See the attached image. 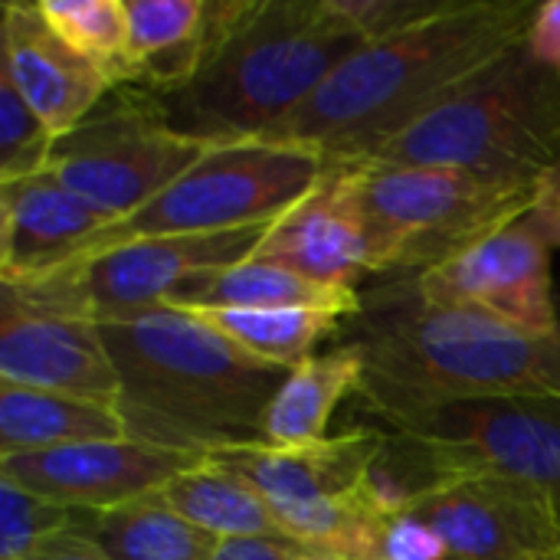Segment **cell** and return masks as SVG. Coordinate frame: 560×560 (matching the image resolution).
<instances>
[{
    "label": "cell",
    "instance_id": "obj_3",
    "mask_svg": "<svg viewBox=\"0 0 560 560\" xmlns=\"http://www.w3.org/2000/svg\"><path fill=\"white\" fill-rule=\"evenodd\" d=\"M131 440L217 456L266 446V413L292 368L253 358L200 315L158 305L98 322Z\"/></svg>",
    "mask_w": 560,
    "mask_h": 560
},
{
    "label": "cell",
    "instance_id": "obj_18",
    "mask_svg": "<svg viewBox=\"0 0 560 560\" xmlns=\"http://www.w3.org/2000/svg\"><path fill=\"white\" fill-rule=\"evenodd\" d=\"M164 305L184 312H213V308H328L345 318L361 312L358 289H335L312 282L292 269L262 262L256 256L190 279Z\"/></svg>",
    "mask_w": 560,
    "mask_h": 560
},
{
    "label": "cell",
    "instance_id": "obj_15",
    "mask_svg": "<svg viewBox=\"0 0 560 560\" xmlns=\"http://www.w3.org/2000/svg\"><path fill=\"white\" fill-rule=\"evenodd\" d=\"M105 226L112 217L49 171L0 184V282L30 285L72 266Z\"/></svg>",
    "mask_w": 560,
    "mask_h": 560
},
{
    "label": "cell",
    "instance_id": "obj_9",
    "mask_svg": "<svg viewBox=\"0 0 560 560\" xmlns=\"http://www.w3.org/2000/svg\"><path fill=\"white\" fill-rule=\"evenodd\" d=\"M384 430L433 446L456 479L502 476L560 502V397L450 404Z\"/></svg>",
    "mask_w": 560,
    "mask_h": 560
},
{
    "label": "cell",
    "instance_id": "obj_32",
    "mask_svg": "<svg viewBox=\"0 0 560 560\" xmlns=\"http://www.w3.org/2000/svg\"><path fill=\"white\" fill-rule=\"evenodd\" d=\"M30 560H112L98 545H92L82 535L62 532L56 538H49Z\"/></svg>",
    "mask_w": 560,
    "mask_h": 560
},
{
    "label": "cell",
    "instance_id": "obj_25",
    "mask_svg": "<svg viewBox=\"0 0 560 560\" xmlns=\"http://www.w3.org/2000/svg\"><path fill=\"white\" fill-rule=\"evenodd\" d=\"M52 30L82 56L98 62L112 82L125 62V0H39Z\"/></svg>",
    "mask_w": 560,
    "mask_h": 560
},
{
    "label": "cell",
    "instance_id": "obj_8",
    "mask_svg": "<svg viewBox=\"0 0 560 560\" xmlns=\"http://www.w3.org/2000/svg\"><path fill=\"white\" fill-rule=\"evenodd\" d=\"M207 151L210 144L174 131L151 95L115 85L79 128L56 138L49 174L118 223L167 190Z\"/></svg>",
    "mask_w": 560,
    "mask_h": 560
},
{
    "label": "cell",
    "instance_id": "obj_26",
    "mask_svg": "<svg viewBox=\"0 0 560 560\" xmlns=\"http://www.w3.org/2000/svg\"><path fill=\"white\" fill-rule=\"evenodd\" d=\"M56 135L0 72V184L49 171Z\"/></svg>",
    "mask_w": 560,
    "mask_h": 560
},
{
    "label": "cell",
    "instance_id": "obj_33",
    "mask_svg": "<svg viewBox=\"0 0 560 560\" xmlns=\"http://www.w3.org/2000/svg\"><path fill=\"white\" fill-rule=\"evenodd\" d=\"M545 210H548V226H551V243L560 246V184L548 194L545 200Z\"/></svg>",
    "mask_w": 560,
    "mask_h": 560
},
{
    "label": "cell",
    "instance_id": "obj_19",
    "mask_svg": "<svg viewBox=\"0 0 560 560\" xmlns=\"http://www.w3.org/2000/svg\"><path fill=\"white\" fill-rule=\"evenodd\" d=\"M121 436H128V430L115 407L69 394L0 384V456L46 453Z\"/></svg>",
    "mask_w": 560,
    "mask_h": 560
},
{
    "label": "cell",
    "instance_id": "obj_28",
    "mask_svg": "<svg viewBox=\"0 0 560 560\" xmlns=\"http://www.w3.org/2000/svg\"><path fill=\"white\" fill-rule=\"evenodd\" d=\"M459 0H331L338 16L368 43L397 36L453 10Z\"/></svg>",
    "mask_w": 560,
    "mask_h": 560
},
{
    "label": "cell",
    "instance_id": "obj_20",
    "mask_svg": "<svg viewBox=\"0 0 560 560\" xmlns=\"http://www.w3.org/2000/svg\"><path fill=\"white\" fill-rule=\"evenodd\" d=\"M72 535L89 538L112 560H213L220 541L184 515L161 492L105 512L75 509Z\"/></svg>",
    "mask_w": 560,
    "mask_h": 560
},
{
    "label": "cell",
    "instance_id": "obj_30",
    "mask_svg": "<svg viewBox=\"0 0 560 560\" xmlns=\"http://www.w3.org/2000/svg\"><path fill=\"white\" fill-rule=\"evenodd\" d=\"M312 551L302 548L299 541L276 535V538H230L220 541L213 560H302Z\"/></svg>",
    "mask_w": 560,
    "mask_h": 560
},
{
    "label": "cell",
    "instance_id": "obj_5",
    "mask_svg": "<svg viewBox=\"0 0 560 560\" xmlns=\"http://www.w3.org/2000/svg\"><path fill=\"white\" fill-rule=\"evenodd\" d=\"M368 164L456 167L551 190L560 184V72L541 66L522 39Z\"/></svg>",
    "mask_w": 560,
    "mask_h": 560
},
{
    "label": "cell",
    "instance_id": "obj_23",
    "mask_svg": "<svg viewBox=\"0 0 560 560\" xmlns=\"http://www.w3.org/2000/svg\"><path fill=\"white\" fill-rule=\"evenodd\" d=\"M210 328L259 361L295 368L308 361L322 338L335 335L348 318L328 308H213L194 312Z\"/></svg>",
    "mask_w": 560,
    "mask_h": 560
},
{
    "label": "cell",
    "instance_id": "obj_4",
    "mask_svg": "<svg viewBox=\"0 0 560 560\" xmlns=\"http://www.w3.org/2000/svg\"><path fill=\"white\" fill-rule=\"evenodd\" d=\"M364 46L331 0H210L200 69L151 98L174 131L210 148L259 141Z\"/></svg>",
    "mask_w": 560,
    "mask_h": 560
},
{
    "label": "cell",
    "instance_id": "obj_11",
    "mask_svg": "<svg viewBox=\"0 0 560 560\" xmlns=\"http://www.w3.org/2000/svg\"><path fill=\"white\" fill-rule=\"evenodd\" d=\"M0 384L118 404V371L98 322L43 305L0 282Z\"/></svg>",
    "mask_w": 560,
    "mask_h": 560
},
{
    "label": "cell",
    "instance_id": "obj_22",
    "mask_svg": "<svg viewBox=\"0 0 560 560\" xmlns=\"http://www.w3.org/2000/svg\"><path fill=\"white\" fill-rule=\"evenodd\" d=\"M161 495L177 515H184L190 525L213 535L217 541L282 535L279 518L259 495V489L213 459L171 479Z\"/></svg>",
    "mask_w": 560,
    "mask_h": 560
},
{
    "label": "cell",
    "instance_id": "obj_12",
    "mask_svg": "<svg viewBox=\"0 0 560 560\" xmlns=\"http://www.w3.org/2000/svg\"><path fill=\"white\" fill-rule=\"evenodd\" d=\"M446 545V560H555L560 522L555 499L502 476H463L417 512Z\"/></svg>",
    "mask_w": 560,
    "mask_h": 560
},
{
    "label": "cell",
    "instance_id": "obj_36",
    "mask_svg": "<svg viewBox=\"0 0 560 560\" xmlns=\"http://www.w3.org/2000/svg\"><path fill=\"white\" fill-rule=\"evenodd\" d=\"M555 560H560V558H555Z\"/></svg>",
    "mask_w": 560,
    "mask_h": 560
},
{
    "label": "cell",
    "instance_id": "obj_31",
    "mask_svg": "<svg viewBox=\"0 0 560 560\" xmlns=\"http://www.w3.org/2000/svg\"><path fill=\"white\" fill-rule=\"evenodd\" d=\"M525 46L541 66L560 72V0L538 3L532 26L525 33Z\"/></svg>",
    "mask_w": 560,
    "mask_h": 560
},
{
    "label": "cell",
    "instance_id": "obj_35",
    "mask_svg": "<svg viewBox=\"0 0 560 560\" xmlns=\"http://www.w3.org/2000/svg\"><path fill=\"white\" fill-rule=\"evenodd\" d=\"M555 509H558V522H560V502H555Z\"/></svg>",
    "mask_w": 560,
    "mask_h": 560
},
{
    "label": "cell",
    "instance_id": "obj_17",
    "mask_svg": "<svg viewBox=\"0 0 560 560\" xmlns=\"http://www.w3.org/2000/svg\"><path fill=\"white\" fill-rule=\"evenodd\" d=\"M384 443L381 427H354L341 436H328L312 446L295 450H272V446H249L210 456L213 463L233 469L259 495L269 502L272 512L292 505H312L325 499H345L361 492L368 469Z\"/></svg>",
    "mask_w": 560,
    "mask_h": 560
},
{
    "label": "cell",
    "instance_id": "obj_14",
    "mask_svg": "<svg viewBox=\"0 0 560 560\" xmlns=\"http://www.w3.org/2000/svg\"><path fill=\"white\" fill-rule=\"evenodd\" d=\"M0 72L16 85L26 105L49 125L56 138L79 128L115 89L112 75L69 46L39 3H3Z\"/></svg>",
    "mask_w": 560,
    "mask_h": 560
},
{
    "label": "cell",
    "instance_id": "obj_1",
    "mask_svg": "<svg viewBox=\"0 0 560 560\" xmlns=\"http://www.w3.org/2000/svg\"><path fill=\"white\" fill-rule=\"evenodd\" d=\"M361 354V404L377 427L436 407L505 397H560V331L538 335L463 305H427L407 276L361 299L341 325Z\"/></svg>",
    "mask_w": 560,
    "mask_h": 560
},
{
    "label": "cell",
    "instance_id": "obj_10",
    "mask_svg": "<svg viewBox=\"0 0 560 560\" xmlns=\"http://www.w3.org/2000/svg\"><path fill=\"white\" fill-rule=\"evenodd\" d=\"M548 200V197H545ZM545 200L453 259L407 276L427 305H463L505 318L538 335H558V299L551 276V226Z\"/></svg>",
    "mask_w": 560,
    "mask_h": 560
},
{
    "label": "cell",
    "instance_id": "obj_6",
    "mask_svg": "<svg viewBox=\"0 0 560 560\" xmlns=\"http://www.w3.org/2000/svg\"><path fill=\"white\" fill-rule=\"evenodd\" d=\"M351 187L371 243V276H420L515 217L551 190L456 167H351Z\"/></svg>",
    "mask_w": 560,
    "mask_h": 560
},
{
    "label": "cell",
    "instance_id": "obj_29",
    "mask_svg": "<svg viewBox=\"0 0 560 560\" xmlns=\"http://www.w3.org/2000/svg\"><path fill=\"white\" fill-rule=\"evenodd\" d=\"M377 560H446V545L423 518L400 515L387 525Z\"/></svg>",
    "mask_w": 560,
    "mask_h": 560
},
{
    "label": "cell",
    "instance_id": "obj_21",
    "mask_svg": "<svg viewBox=\"0 0 560 560\" xmlns=\"http://www.w3.org/2000/svg\"><path fill=\"white\" fill-rule=\"evenodd\" d=\"M361 387V354L338 345L295 364L269 404L266 446L295 450L328 440V423L338 404Z\"/></svg>",
    "mask_w": 560,
    "mask_h": 560
},
{
    "label": "cell",
    "instance_id": "obj_24",
    "mask_svg": "<svg viewBox=\"0 0 560 560\" xmlns=\"http://www.w3.org/2000/svg\"><path fill=\"white\" fill-rule=\"evenodd\" d=\"M450 482H456V476L446 469L433 446L410 433L384 430V443L368 469L361 495L384 522H394L400 515L417 512L430 495H436Z\"/></svg>",
    "mask_w": 560,
    "mask_h": 560
},
{
    "label": "cell",
    "instance_id": "obj_34",
    "mask_svg": "<svg viewBox=\"0 0 560 560\" xmlns=\"http://www.w3.org/2000/svg\"><path fill=\"white\" fill-rule=\"evenodd\" d=\"M302 560H335V558H322V555H308V558H302Z\"/></svg>",
    "mask_w": 560,
    "mask_h": 560
},
{
    "label": "cell",
    "instance_id": "obj_27",
    "mask_svg": "<svg viewBox=\"0 0 560 560\" xmlns=\"http://www.w3.org/2000/svg\"><path fill=\"white\" fill-rule=\"evenodd\" d=\"M75 509L0 479V560H30L49 538L72 532Z\"/></svg>",
    "mask_w": 560,
    "mask_h": 560
},
{
    "label": "cell",
    "instance_id": "obj_16",
    "mask_svg": "<svg viewBox=\"0 0 560 560\" xmlns=\"http://www.w3.org/2000/svg\"><path fill=\"white\" fill-rule=\"evenodd\" d=\"M253 256L322 285L358 289L371 276V243L351 187V167H335L312 194L289 207Z\"/></svg>",
    "mask_w": 560,
    "mask_h": 560
},
{
    "label": "cell",
    "instance_id": "obj_2",
    "mask_svg": "<svg viewBox=\"0 0 560 560\" xmlns=\"http://www.w3.org/2000/svg\"><path fill=\"white\" fill-rule=\"evenodd\" d=\"M535 10L528 0H459L430 23L368 43L259 141L315 148L338 167H361L522 43Z\"/></svg>",
    "mask_w": 560,
    "mask_h": 560
},
{
    "label": "cell",
    "instance_id": "obj_7",
    "mask_svg": "<svg viewBox=\"0 0 560 560\" xmlns=\"http://www.w3.org/2000/svg\"><path fill=\"white\" fill-rule=\"evenodd\" d=\"M335 167L322 151L302 144L243 141L210 148L151 203L105 226L75 262L138 240L207 236L279 220Z\"/></svg>",
    "mask_w": 560,
    "mask_h": 560
},
{
    "label": "cell",
    "instance_id": "obj_13",
    "mask_svg": "<svg viewBox=\"0 0 560 560\" xmlns=\"http://www.w3.org/2000/svg\"><path fill=\"white\" fill-rule=\"evenodd\" d=\"M200 463H207V456L174 453L121 436L46 453L0 456V479L66 509L105 512L161 492L171 479L197 469Z\"/></svg>",
    "mask_w": 560,
    "mask_h": 560
}]
</instances>
